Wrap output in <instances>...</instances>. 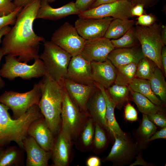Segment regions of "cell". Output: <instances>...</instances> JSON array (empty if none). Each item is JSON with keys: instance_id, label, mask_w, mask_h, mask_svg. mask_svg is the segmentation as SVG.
Segmentation results:
<instances>
[{"instance_id": "6da1fadb", "label": "cell", "mask_w": 166, "mask_h": 166, "mask_svg": "<svg viewBox=\"0 0 166 166\" xmlns=\"http://www.w3.org/2000/svg\"><path fill=\"white\" fill-rule=\"evenodd\" d=\"M41 1L34 0L22 8L13 27L2 40L4 55L14 56L27 63L39 58L40 45L45 39L35 33L33 25Z\"/></svg>"}, {"instance_id": "7a4b0ae2", "label": "cell", "mask_w": 166, "mask_h": 166, "mask_svg": "<svg viewBox=\"0 0 166 166\" xmlns=\"http://www.w3.org/2000/svg\"><path fill=\"white\" fill-rule=\"evenodd\" d=\"M9 109L0 102V146L2 147L14 141L24 150L23 142L28 136L30 125L35 120L43 116L38 105L32 106L16 119L11 117Z\"/></svg>"}, {"instance_id": "3957f363", "label": "cell", "mask_w": 166, "mask_h": 166, "mask_svg": "<svg viewBox=\"0 0 166 166\" xmlns=\"http://www.w3.org/2000/svg\"><path fill=\"white\" fill-rule=\"evenodd\" d=\"M42 77L39 81L42 95L38 105L49 127L55 136L61 128L62 83L55 81L47 73Z\"/></svg>"}, {"instance_id": "277c9868", "label": "cell", "mask_w": 166, "mask_h": 166, "mask_svg": "<svg viewBox=\"0 0 166 166\" xmlns=\"http://www.w3.org/2000/svg\"><path fill=\"white\" fill-rule=\"evenodd\" d=\"M43 42L44 49L39 58L49 76L61 83L65 78L72 56L51 41L45 40Z\"/></svg>"}, {"instance_id": "5b68a950", "label": "cell", "mask_w": 166, "mask_h": 166, "mask_svg": "<svg viewBox=\"0 0 166 166\" xmlns=\"http://www.w3.org/2000/svg\"><path fill=\"white\" fill-rule=\"evenodd\" d=\"M161 30L160 25L156 23L148 26L137 25L135 28L136 36L144 55L153 61L164 73L161 55L164 45L161 40Z\"/></svg>"}, {"instance_id": "8992f818", "label": "cell", "mask_w": 166, "mask_h": 166, "mask_svg": "<svg viewBox=\"0 0 166 166\" xmlns=\"http://www.w3.org/2000/svg\"><path fill=\"white\" fill-rule=\"evenodd\" d=\"M31 65L22 62L15 57L7 55L0 69L2 77L12 81L19 77L24 80L42 77L47 73L42 61L38 58Z\"/></svg>"}, {"instance_id": "52a82bcc", "label": "cell", "mask_w": 166, "mask_h": 166, "mask_svg": "<svg viewBox=\"0 0 166 166\" xmlns=\"http://www.w3.org/2000/svg\"><path fill=\"white\" fill-rule=\"evenodd\" d=\"M41 95L39 81L34 85L31 90L25 93L5 91L0 95V102L11 110L13 118L16 119L23 115L32 106L38 105Z\"/></svg>"}, {"instance_id": "ba28073f", "label": "cell", "mask_w": 166, "mask_h": 166, "mask_svg": "<svg viewBox=\"0 0 166 166\" xmlns=\"http://www.w3.org/2000/svg\"><path fill=\"white\" fill-rule=\"evenodd\" d=\"M63 99L61 114V129L72 140H75L82 127L85 113L80 110L69 97L62 83Z\"/></svg>"}, {"instance_id": "9c48e42d", "label": "cell", "mask_w": 166, "mask_h": 166, "mask_svg": "<svg viewBox=\"0 0 166 166\" xmlns=\"http://www.w3.org/2000/svg\"><path fill=\"white\" fill-rule=\"evenodd\" d=\"M51 41L73 57L80 54L85 40L74 26L65 22L53 32Z\"/></svg>"}, {"instance_id": "30bf717a", "label": "cell", "mask_w": 166, "mask_h": 166, "mask_svg": "<svg viewBox=\"0 0 166 166\" xmlns=\"http://www.w3.org/2000/svg\"><path fill=\"white\" fill-rule=\"evenodd\" d=\"M134 6L132 2L127 0H120L102 4L80 12L79 18H100L111 17L114 18L128 19L132 16L131 10Z\"/></svg>"}, {"instance_id": "8fae6325", "label": "cell", "mask_w": 166, "mask_h": 166, "mask_svg": "<svg viewBox=\"0 0 166 166\" xmlns=\"http://www.w3.org/2000/svg\"><path fill=\"white\" fill-rule=\"evenodd\" d=\"M114 139V144L105 161L112 162L115 166L130 164L140 151L137 143L130 137L125 139L117 135Z\"/></svg>"}, {"instance_id": "7c38bea8", "label": "cell", "mask_w": 166, "mask_h": 166, "mask_svg": "<svg viewBox=\"0 0 166 166\" xmlns=\"http://www.w3.org/2000/svg\"><path fill=\"white\" fill-rule=\"evenodd\" d=\"M114 18L107 17L100 18H79L74 26L79 34L85 40L104 37L111 22Z\"/></svg>"}, {"instance_id": "4fadbf2b", "label": "cell", "mask_w": 166, "mask_h": 166, "mask_svg": "<svg viewBox=\"0 0 166 166\" xmlns=\"http://www.w3.org/2000/svg\"><path fill=\"white\" fill-rule=\"evenodd\" d=\"M114 48L111 40L104 37L85 40L80 54L91 62H102L107 59L109 54Z\"/></svg>"}, {"instance_id": "5bb4252c", "label": "cell", "mask_w": 166, "mask_h": 166, "mask_svg": "<svg viewBox=\"0 0 166 166\" xmlns=\"http://www.w3.org/2000/svg\"><path fill=\"white\" fill-rule=\"evenodd\" d=\"M65 78L80 84H94L91 62L85 60L80 54L72 57Z\"/></svg>"}, {"instance_id": "9a60e30c", "label": "cell", "mask_w": 166, "mask_h": 166, "mask_svg": "<svg viewBox=\"0 0 166 166\" xmlns=\"http://www.w3.org/2000/svg\"><path fill=\"white\" fill-rule=\"evenodd\" d=\"M63 84L69 97L81 111L86 113V105L91 96L97 89L94 84L87 85L65 78Z\"/></svg>"}, {"instance_id": "2e32d148", "label": "cell", "mask_w": 166, "mask_h": 166, "mask_svg": "<svg viewBox=\"0 0 166 166\" xmlns=\"http://www.w3.org/2000/svg\"><path fill=\"white\" fill-rule=\"evenodd\" d=\"M97 88L87 102V113H89L95 123H97L105 130L111 137L114 138L107 122L105 100L101 91Z\"/></svg>"}, {"instance_id": "e0dca14e", "label": "cell", "mask_w": 166, "mask_h": 166, "mask_svg": "<svg viewBox=\"0 0 166 166\" xmlns=\"http://www.w3.org/2000/svg\"><path fill=\"white\" fill-rule=\"evenodd\" d=\"M27 134L44 150L51 152L55 140L54 136L43 117L35 120L30 124Z\"/></svg>"}, {"instance_id": "ac0fdd59", "label": "cell", "mask_w": 166, "mask_h": 166, "mask_svg": "<svg viewBox=\"0 0 166 166\" xmlns=\"http://www.w3.org/2000/svg\"><path fill=\"white\" fill-rule=\"evenodd\" d=\"M24 150L26 153V166H47L51 157V152L43 149L31 137L28 136L23 142Z\"/></svg>"}, {"instance_id": "d6986e66", "label": "cell", "mask_w": 166, "mask_h": 166, "mask_svg": "<svg viewBox=\"0 0 166 166\" xmlns=\"http://www.w3.org/2000/svg\"><path fill=\"white\" fill-rule=\"evenodd\" d=\"M91 63L92 79L107 89L114 84L117 69L108 59L102 62L93 61Z\"/></svg>"}, {"instance_id": "ffe728a7", "label": "cell", "mask_w": 166, "mask_h": 166, "mask_svg": "<svg viewBox=\"0 0 166 166\" xmlns=\"http://www.w3.org/2000/svg\"><path fill=\"white\" fill-rule=\"evenodd\" d=\"M59 133L51 151V157L54 166H66L69 162L72 140L61 129Z\"/></svg>"}, {"instance_id": "44dd1931", "label": "cell", "mask_w": 166, "mask_h": 166, "mask_svg": "<svg viewBox=\"0 0 166 166\" xmlns=\"http://www.w3.org/2000/svg\"><path fill=\"white\" fill-rule=\"evenodd\" d=\"M80 12L77 9L75 2H70L61 7L54 8L45 0H41L36 19L55 21L68 16L78 14Z\"/></svg>"}, {"instance_id": "7402d4cb", "label": "cell", "mask_w": 166, "mask_h": 166, "mask_svg": "<svg viewBox=\"0 0 166 166\" xmlns=\"http://www.w3.org/2000/svg\"><path fill=\"white\" fill-rule=\"evenodd\" d=\"M144 57L140 45L122 48H115L109 54L107 59L117 68L132 63H138Z\"/></svg>"}, {"instance_id": "603a6c76", "label": "cell", "mask_w": 166, "mask_h": 166, "mask_svg": "<svg viewBox=\"0 0 166 166\" xmlns=\"http://www.w3.org/2000/svg\"><path fill=\"white\" fill-rule=\"evenodd\" d=\"M94 84L101 91L105 100L106 104V117L107 122L114 138L115 135L120 136L125 139L129 138V136L121 129L116 120L114 114L115 106L106 89L98 83L94 82Z\"/></svg>"}, {"instance_id": "cb8c5ba5", "label": "cell", "mask_w": 166, "mask_h": 166, "mask_svg": "<svg viewBox=\"0 0 166 166\" xmlns=\"http://www.w3.org/2000/svg\"><path fill=\"white\" fill-rule=\"evenodd\" d=\"M157 128L150 121L146 115L142 114V117L140 124L135 132L134 136L138 149L140 150L145 148L149 143L148 140L156 131Z\"/></svg>"}, {"instance_id": "d4e9b609", "label": "cell", "mask_w": 166, "mask_h": 166, "mask_svg": "<svg viewBox=\"0 0 166 166\" xmlns=\"http://www.w3.org/2000/svg\"><path fill=\"white\" fill-rule=\"evenodd\" d=\"M135 24L133 20L114 18L109 24L104 37L110 39H118L133 27Z\"/></svg>"}, {"instance_id": "484cf974", "label": "cell", "mask_w": 166, "mask_h": 166, "mask_svg": "<svg viewBox=\"0 0 166 166\" xmlns=\"http://www.w3.org/2000/svg\"><path fill=\"white\" fill-rule=\"evenodd\" d=\"M128 86L132 90L144 96L157 105L163 107L165 105L152 91L149 80L134 77Z\"/></svg>"}, {"instance_id": "4316f807", "label": "cell", "mask_w": 166, "mask_h": 166, "mask_svg": "<svg viewBox=\"0 0 166 166\" xmlns=\"http://www.w3.org/2000/svg\"><path fill=\"white\" fill-rule=\"evenodd\" d=\"M23 149L11 146L2 150L0 154V166H17L23 164Z\"/></svg>"}, {"instance_id": "83f0119b", "label": "cell", "mask_w": 166, "mask_h": 166, "mask_svg": "<svg viewBox=\"0 0 166 166\" xmlns=\"http://www.w3.org/2000/svg\"><path fill=\"white\" fill-rule=\"evenodd\" d=\"M130 100L133 101L139 111L146 115L164 112L163 107L155 104L148 98L141 94L133 91L129 88Z\"/></svg>"}, {"instance_id": "f1b7e54d", "label": "cell", "mask_w": 166, "mask_h": 166, "mask_svg": "<svg viewBox=\"0 0 166 166\" xmlns=\"http://www.w3.org/2000/svg\"><path fill=\"white\" fill-rule=\"evenodd\" d=\"M106 89L115 108L118 109H121L130 100L128 86L114 84Z\"/></svg>"}, {"instance_id": "f546056e", "label": "cell", "mask_w": 166, "mask_h": 166, "mask_svg": "<svg viewBox=\"0 0 166 166\" xmlns=\"http://www.w3.org/2000/svg\"><path fill=\"white\" fill-rule=\"evenodd\" d=\"M162 71L156 66L149 80L151 89L156 95L159 96L165 104L166 102V82Z\"/></svg>"}, {"instance_id": "4dcf8cb0", "label": "cell", "mask_w": 166, "mask_h": 166, "mask_svg": "<svg viewBox=\"0 0 166 166\" xmlns=\"http://www.w3.org/2000/svg\"><path fill=\"white\" fill-rule=\"evenodd\" d=\"M138 63H132L116 68L117 75L114 84L128 86L135 77Z\"/></svg>"}, {"instance_id": "1f68e13d", "label": "cell", "mask_w": 166, "mask_h": 166, "mask_svg": "<svg viewBox=\"0 0 166 166\" xmlns=\"http://www.w3.org/2000/svg\"><path fill=\"white\" fill-rule=\"evenodd\" d=\"M156 66L153 61L144 56L137 64L135 77L149 80Z\"/></svg>"}, {"instance_id": "d6a6232c", "label": "cell", "mask_w": 166, "mask_h": 166, "mask_svg": "<svg viewBox=\"0 0 166 166\" xmlns=\"http://www.w3.org/2000/svg\"><path fill=\"white\" fill-rule=\"evenodd\" d=\"M111 41L115 48H128L140 45L133 27L120 38L111 39Z\"/></svg>"}, {"instance_id": "836d02e7", "label": "cell", "mask_w": 166, "mask_h": 166, "mask_svg": "<svg viewBox=\"0 0 166 166\" xmlns=\"http://www.w3.org/2000/svg\"><path fill=\"white\" fill-rule=\"evenodd\" d=\"M93 122L92 118L89 119L83 127L81 139L83 144L86 147L91 145L93 140L94 134Z\"/></svg>"}, {"instance_id": "e575fe53", "label": "cell", "mask_w": 166, "mask_h": 166, "mask_svg": "<svg viewBox=\"0 0 166 166\" xmlns=\"http://www.w3.org/2000/svg\"><path fill=\"white\" fill-rule=\"evenodd\" d=\"M93 138L95 147L98 149H102L106 146L107 139L103 129L97 123H95Z\"/></svg>"}, {"instance_id": "d590c367", "label": "cell", "mask_w": 166, "mask_h": 166, "mask_svg": "<svg viewBox=\"0 0 166 166\" xmlns=\"http://www.w3.org/2000/svg\"><path fill=\"white\" fill-rule=\"evenodd\" d=\"M22 8L17 7L14 11L9 14L0 17V29L6 26L14 25Z\"/></svg>"}, {"instance_id": "8d00e7d4", "label": "cell", "mask_w": 166, "mask_h": 166, "mask_svg": "<svg viewBox=\"0 0 166 166\" xmlns=\"http://www.w3.org/2000/svg\"><path fill=\"white\" fill-rule=\"evenodd\" d=\"M16 7L13 0H0V17L9 14Z\"/></svg>"}, {"instance_id": "74e56055", "label": "cell", "mask_w": 166, "mask_h": 166, "mask_svg": "<svg viewBox=\"0 0 166 166\" xmlns=\"http://www.w3.org/2000/svg\"><path fill=\"white\" fill-rule=\"evenodd\" d=\"M164 112L147 115L149 120L156 125L161 127H166V118Z\"/></svg>"}, {"instance_id": "f35d334b", "label": "cell", "mask_w": 166, "mask_h": 166, "mask_svg": "<svg viewBox=\"0 0 166 166\" xmlns=\"http://www.w3.org/2000/svg\"><path fill=\"white\" fill-rule=\"evenodd\" d=\"M124 106V117L125 120L132 122L137 121L138 114L134 106L129 102Z\"/></svg>"}, {"instance_id": "ab89813d", "label": "cell", "mask_w": 166, "mask_h": 166, "mask_svg": "<svg viewBox=\"0 0 166 166\" xmlns=\"http://www.w3.org/2000/svg\"><path fill=\"white\" fill-rule=\"evenodd\" d=\"M155 18L152 15L142 14L139 16L136 22L137 25L144 26H149L155 23Z\"/></svg>"}, {"instance_id": "60d3db41", "label": "cell", "mask_w": 166, "mask_h": 166, "mask_svg": "<svg viewBox=\"0 0 166 166\" xmlns=\"http://www.w3.org/2000/svg\"><path fill=\"white\" fill-rule=\"evenodd\" d=\"M96 0H76L75 2L77 9L80 12L86 10L90 9Z\"/></svg>"}, {"instance_id": "b9f144b4", "label": "cell", "mask_w": 166, "mask_h": 166, "mask_svg": "<svg viewBox=\"0 0 166 166\" xmlns=\"http://www.w3.org/2000/svg\"><path fill=\"white\" fill-rule=\"evenodd\" d=\"M166 139V127L162 128L160 130L156 131L152 135L148 140V142L150 141L157 139Z\"/></svg>"}, {"instance_id": "7bdbcfd3", "label": "cell", "mask_w": 166, "mask_h": 166, "mask_svg": "<svg viewBox=\"0 0 166 166\" xmlns=\"http://www.w3.org/2000/svg\"><path fill=\"white\" fill-rule=\"evenodd\" d=\"M144 4L138 3L136 6H133L131 10L132 16H140L142 15L144 12Z\"/></svg>"}, {"instance_id": "ee69618b", "label": "cell", "mask_w": 166, "mask_h": 166, "mask_svg": "<svg viewBox=\"0 0 166 166\" xmlns=\"http://www.w3.org/2000/svg\"><path fill=\"white\" fill-rule=\"evenodd\" d=\"M140 152L138 153V155L137 156H136L135 158H136V160L134 163H131L129 165L130 166H133L136 165H142L145 166H154V164L148 163L145 162L143 159L142 157V155L141 152Z\"/></svg>"}, {"instance_id": "f6af8a7d", "label": "cell", "mask_w": 166, "mask_h": 166, "mask_svg": "<svg viewBox=\"0 0 166 166\" xmlns=\"http://www.w3.org/2000/svg\"><path fill=\"white\" fill-rule=\"evenodd\" d=\"M161 61L162 64L164 74L166 76V47L165 45L163 47L161 55Z\"/></svg>"}, {"instance_id": "bcb514c9", "label": "cell", "mask_w": 166, "mask_h": 166, "mask_svg": "<svg viewBox=\"0 0 166 166\" xmlns=\"http://www.w3.org/2000/svg\"><path fill=\"white\" fill-rule=\"evenodd\" d=\"M86 164L88 166H99L101 165V162L98 157L92 156L87 160Z\"/></svg>"}, {"instance_id": "7dc6e473", "label": "cell", "mask_w": 166, "mask_h": 166, "mask_svg": "<svg viewBox=\"0 0 166 166\" xmlns=\"http://www.w3.org/2000/svg\"><path fill=\"white\" fill-rule=\"evenodd\" d=\"M117 0H96L91 5L90 9L93 8L101 5L112 2Z\"/></svg>"}, {"instance_id": "c3c4849f", "label": "cell", "mask_w": 166, "mask_h": 166, "mask_svg": "<svg viewBox=\"0 0 166 166\" xmlns=\"http://www.w3.org/2000/svg\"><path fill=\"white\" fill-rule=\"evenodd\" d=\"M17 7H23L34 0H13Z\"/></svg>"}, {"instance_id": "681fc988", "label": "cell", "mask_w": 166, "mask_h": 166, "mask_svg": "<svg viewBox=\"0 0 166 166\" xmlns=\"http://www.w3.org/2000/svg\"><path fill=\"white\" fill-rule=\"evenodd\" d=\"M11 27L9 26H6L0 29V42L2 38L10 30Z\"/></svg>"}, {"instance_id": "f907efd6", "label": "cell", "mask_w": 166, "mask_h": 166, "mask_svg": "<svg viewBox=\"0 0 166 166\" xmlns=\"http://www.w3.org/2000/svg\"><path fill=\"white\" fill-rule=\"evenodd\" d=\"M5 55L3 50L2 47H0V63L3 57ZM5 86V83L4 80L2 78L0 74V89H2Z\"/></svg>"}, {"instance_id": "816d5d0a", "label": "cell", "mask_w": 166, "mask_h": 166, "mask_svg": "<svg viewBox=\"0 0 166 166\" xmlns=\"http://www.w3.org/2000/svg\"><path fill=\"white\" fill-rule=\"evenodd\" d=\"M161 38L163 43L165 45H166V26H164L161 29L160 33Z\"/></svg>"}, {"instance_id": "f5cc1de1", "label": "cell", "mask_w": 166, "mask_h": 166, "mask_svg": "<svg viewBox=\"0 0 166 166\" xmlns=\"http://www.w3.org/2000/svg\"><path fill=\"white\" fill-rule=\"evenodd\" d=\"M135 2H137L138 3H142L144 4V3L149 0H134Z\"/></svg>"}, {"instance_id": "db71d44e", "label": "cell", "mask_w": 166, "mask_h": 166, "mask_svg": "<svg viewBox=\"0 0 166 166\" xmlns=\"http://www.w3.org/2000/svg\"><path fill=\"white\" fill-rule=\"evenodd\" d=\"M49 3H51L54 2L56 0H45Z\"/></svg>"}, {"instance_id": "11a10c76", "label": "cell", "mask_w": 166, "mask_h": 166, "mask_svg": "<svg viewBox=\"0 0 166 166\" xmlns=\"http://www.w3.org/2000/svg\"><path fill=\"white\" fill-rule=\"evenodd\" d=\"M2 147L0 146V154L2 150Z\"/></svg>"}, {"instance_id": "9f6ffc18", "label": "cell", "mask_w": 166, "mask_h": 166, "mask_svg": "<svg viewBox=\"0 0 166 166\" xmlns=\"http://www.w3.org/2000/svg\"><path fill=\"white\" fill-rule=\"evenodd\" d=\"M128 0V1H131L132 0Z\"/></svg>"}]
</instances>
